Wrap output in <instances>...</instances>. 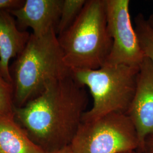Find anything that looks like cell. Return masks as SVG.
Masks as SVG:
<instances>
[{
    "label": "cell",
    "mask_w": 153,
    "mask_h": 153,
    "mask_svg": "<svg viewBox=\"0 0 153 153\" xmlns=\"http://www.w3.org/2000/svg\"><path fill=\"white\" fill-rule=\"evenodd\" d=\"M71 145L75 153H119L139 149L130 117L120 112L82 122Z\"/></svg>",
    "instance_id": "cell-5"
},
{
    "label": "cell",
    "mask_w": 153,
    "mask_h": 153,
    "mask_svg": "<svg viewBox=\"0 0 153 153\" xmlns=\"http://www.w3.org/2000/svg\"><path fill=\"white\" fill-rule=\"evenodd\" d=\"M87 0H63L60 16L56 33L58 36L71 26L80 14Z\"/></svg>",
    "instance_id": "cell-12"
},
{
    "label": "cell",
    "mask_w": 153,
    "mask_h": 153,
    "mask_svg": "<svg viewBox=\"0 0 153 153\" xmlns=\"http://www.w3.org/2000/svg\"><path fill=\"white\" fill-rule=\"evenodd\" d=\"M127 115L137 132L138 151L144 153L146 140L153 135V62L146 57L139 67L136 90Z\"/></svg>",
    "instance_id": "cell-7"
},
{
    "label": "cell",
    "mask_w": 153,
    "mask_h": 153,
    "mask_svg": "<svg viewBox=\"0 0 153 153\" xmlns=\"http://www.w3.org/2000/svg\"><path fill=\"white\" fill-rule=\"evenodd\" d=\"M46 153H75L73 148L71 147V145H68L65 146L62 148H60L59 149L55 150L53 151L47 152Z\"/></svg>",
    "instance_id": "cell-16"
},
{
    "label": "cell",
    "mask_w": 153,
    "mask_h": 153,
    "mask_svg": "<svg viewBox=\"0 0 153 153\" xmlns=\"http://www.w3.org/2000/svg\"><path fill=\"white\" fill-rule=\"evenodd\" d=\"M134 28L143 55L153 62V30L142 13L134 18Z\"/></svg>",
    "instance_id": "cell-11"
},
{
    "label": "cell",
    "mask_w": 153,
    "mask_h": 153,
    "mask_svg": "<svg viewBox=\"0 0 153 153\" xmlns=\"http://www.w3.org/2000/svg\"><path fill=\"white\" fill-rule=\"evenodd\" d=\"M144 153H153V135L146 139L145 145Z\"/></svg>",
    "instance_id": "cell-15"
},
{
    "label": "cell",
    "mask_w": 153,
    "mask_h": 153,
    "mask_svg": "<svg viewBox=\"0 0 153 153\" xmlns=\"http://www.w3.org/2000/svg\"><path fill=\"white\" fill-rule=\"evenodd\" d=\"M22 0H0V10H11L19 8L23 4Z\"/></svg>",
    "instance_id": "cell-14"
},
{
    "label": "cell",
    "mask_w": 153,
    "mask_h": 153,
    "mask_svg": "<svg viewBox=\"0 0 153 153\" xmlns=\"http://www.w3.org/2000/svg\"><path fill=\"white\" fill-rule=\"evenodd\" d=\"M14 89L13 84L0 76V116L14 119Z\"/></svg>",
    "instance_id": "cell-13"
},
{
    "label": "cell",
    "mask_w": 153,
    "mask_h": 153,
    "mask_svg": "<svg viewBox=\"0 0 153 153\" xmlns=\"http://www.w3.org/2000/svg\"><path fill=\"white\" fill-rule=\"evenodd\" d=\"M147 21H148V23L149 24L150 26L152 27L153 30V11L152 12V13L148 17Z\"/></svg>",
    "instance_id": "cell-17"
},
{
    "label": "cell",
    "mask_w": 153,
    "mask_h": 153,
    "mask_svg": "<svg viewBox=\"0 0 153 153\" xmlns=\"http://www.w3.org/2000/svg\"><path fill=\"white\" fill-rule=\"evenodd\" d=\"M14 100L21 107L38 97L51 82L71 74L53 30L42 37L31 33L27 45L10 69Z\"/></svg>",
    "instance_id": "cell-2"
},
{
    "label": "cell",
    "mask_w": 153,
    "mask_h": 153,
    "mask_svg": "<svg viewBox=\"0 0 153 153\" xmlns=\"http://www.w3.org/2000/svg\"><path fill=\"white\" fill-rule=\"evenodd\" d=\"M63 0H26L19 8L9 10L22 30H33V35L42 37L56 31Z\"/></svg>",
    "instance_id": "cell-8"
},
{
    "label": "cell",
    "mask_w": 153,
    "mask_h": 153,
    "mask_svg": "<svg viewBox=\"0 0 153 153\" xmlns=\"http://www.w3.org/2000/svg\"><path fill=\"white\" fill-rule=\"evenodd\" d=\"M57 37L64 62L71 71L102 67L112 44L105 0H87L71 26Z\"/></svg>",
    "instance_id": "cell-3"
},
{
    "label": "cell",
    "mask_w": 153,
    "mask_h": 153,
    "mask_svg": "<svg viewBox=\"0 0 153 153\" xmlns=\"http://www.w3.org/2000/svg\"><path fill=\"white\" fill-rule=\"evenodd\" d=\"M119 153H143L138 151V150H129V151H126V152H123Z\"/></svg>",
    "instance_id": "cell-18"
},
{
    "label": "cell",
    "mask_w": 153,
    "mask_h": 153,
    "mask_svg": "<svg viewBox=\"0 0 153 153\" xmlns=\"http://www.w3.org/2000/svg\"><path fill=\"white\" fill-rule=\"evenodd\" d=\"M86 88L70 74L51 82L38 97L14 108L16 119L47 153L70 145L88 103Z\"/></svg>",
    "instance_id": "cell-1"
},
{
    "label": "cell",
    "mask_w": 153,
    "mask_h": 153,
    "mask_svg": "<svg viewBox=\"0 0 153 153\" xmlns=\"http://www.w3.org/2000/svg\"><path fill=\"white\" fill-rule=\"evenodd\" d=\"M30 36V33L19 28L10 11L0 10V76L11 84L9 62L25 48Z\"/></svg>",
    "instance_id": "cell-9"
},
{
    "label": "cell",
    "mask_w": 153,
    "mask_h": 153,
    "mask_svg": "<svg viewBox=\"0 0 153 153\" xmlns=\"http://www.w3.org/2000/svg\"><path fill=\"white\" fill-rule=\"evenodd\" d=\"M139 67L104 65L95 70L71 71L93 97V107L84 114L82 122L114 112L127 114L135 93Z\"/></svg>",
    "instance_id": "cell-4"
},
{
    "label": "cell",
    "mask_w": 153,
    "mask_h": 153,
    "mask_svg": "<svg viewBox=\"0 0 153 153\" xmlns=\"http://www.w3.org/2000/svg\"><path fill=\"white\" fill-rule=\"evenodd\" d=\"M0 153H46L32 142L14 119L0 116Z\"/></svg>",
    "instance_id": "cell-10"
},
{
    "label": "cell",
    "mask_w": 153,
    "mask_h": 153,
    "mask_svg": "<svg viewBox=\"0 0 153 153\" xmlns=\"http://www.w3.org/2000/svg\"><path fill=\"white\" fill-rule=\"evenodd\" d=\"M107 28L112 41L104 65L139 67L145 58L131 24L129 0H105Z\"/></svg>",
    "instance_id": "cell-6"
}]
</instances>
